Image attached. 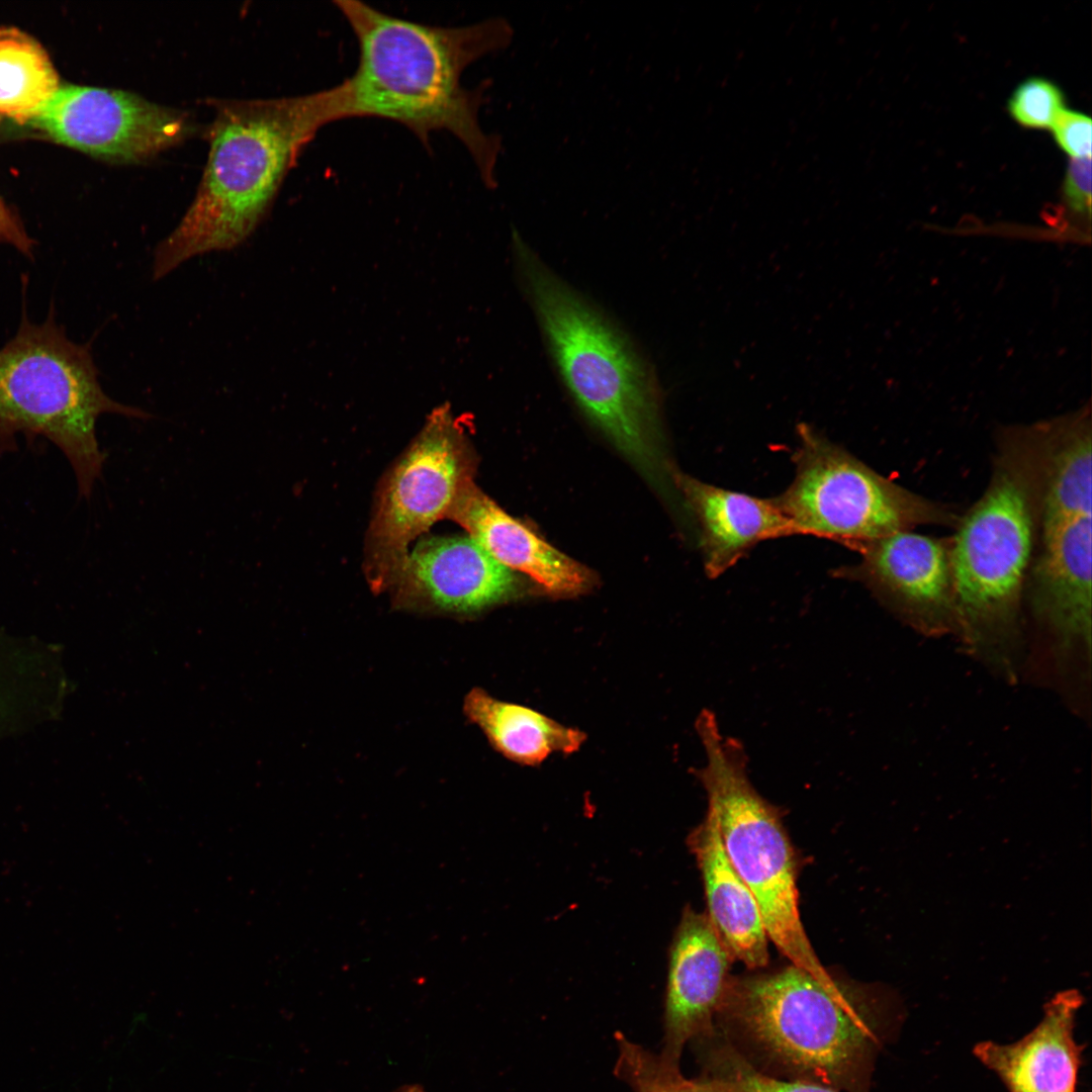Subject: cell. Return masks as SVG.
Wrapping results in <instances>:
<instances>
[{
    "instance_id": "cell-18",
    "label": "cell",
    "mask_w": 1092,
    "mask_h": 1092,
    "mask_svg": "<svg viewBox=\"0 0 1092 1092\" xmlns=\"http://www.w3.org/2000/svg\"><path fill=\"white\" fill-rule=\"evenodd\" d=\"M702 874L707 912L711 923L733 957L749 969L767 965L768 937L758 905L733 868L721 839L714 815L688 837Z\"/></svg>"
},
{
    "instance_id": "cell-5",
    "label": "cell",
    "mask_w": 1092,
    "mask_h": 1092,
    "mask_svg": "<svg viewBox=\"0 0 1092 1092\" xmlns=\"http://www.w3.org/2000/svg\"><path fill=\"white\" fill-rule=\"evenodd\" d=\"M22 279L21 320L15 335L0 348V457L16 450L18 435L43 437L69 461L79 495L89 498L106 458L96 436L98 418L153 416L104 392L90 344L68 337L53 301L42 323L29 318L27 281Z\"/></svg>"
},
{
    "instance_id": "cell-9",
    "label": "cell",
    "mask_w": 1092,
    "mask_h": 1092,
    "mask_svg": "<svg viewBox=\"0 0 1092 1092\" xmlns=\"http://www.w3.org/2000/svg\"><path fill=\"white\" fill-rule=\"evenodd\" d=\"M476 454L448 404L436 407L381 477L364 542V575L373 593L388 590L413 540L447 516L473 483Z\"/></svg>"
},
{
    "instance_id": "cell-22",
    "label": "cell",
    "mask_w": 1092,
    "mask_h": 1092,
    "mask_svg": "<svg viewBox=\"0 0 1092 1092\" xmlns=\"http://www.w3.org/2000/svg\"><path fill=\"white\" fill-rule=\"evenodd\" d=\"M708 1078L721 1092H840L805 1080H782L760 1072L730 1044L710 1051Z\"/></svg>"
},
{
    "instance_id": "cell-11",
    "label": "cell",
    "mask_w": 1092,
    "mask_h": 1092,
    "mask_svg": "<svg viewBox=\"0 0 1092 1092\" xmlns=\"http://www.w3.org/2000/svg\"><path fill=\"white\" fill-rule=\"evenodd\" d=\"M522 583L468 536H425L410 551L388 590L411 612L471 617L514 599Z\"/></svg>"
},
{
    "instance_id": "cell-19",
    "label": "cell",
    "mask_w": 1092,
    "mask_h": 1092,
    "mask_svg": "<svg viewBox=\"0 0 1092 1092\" xmlns=\"http://www.w3.org/2000/svg\"><path fill=\"white\" fill-rule=\"evenodd\" d=\"M1041 537L1066 522L1091 515L1092 422L1090 405L1043 421Z\"/></svg>"
},
{
    "instance_id": "cell-13",
    "label": "cell",
    "mask_w": 1092,
    "mask_h": 1092,
    "mask_svg": "<svg viewBox=\"0 0 1092 1092\" xmlns=\"http://www.w3.org/2000/svg\"><path fill=\"white\" fill-rule=\"evenodd\" d=\"M733 960L708 915L686 906L669 948L664 1060L679 1065L688 1041L712 1034Z\"/></svg>"
},
{
    "instance_id": "cell-10",
    "label": "cell",
    "mask_w": 1092,
    "mask_h": 1092,
    "mask_svg": "<svg viewBox=\"0 0 1092 1092\" xmlns=\"http://www.w3.org/2000/svg\"><path fill=\"white\" fill-rule=\"evenodd\" d=\"M28 124L58 144L118 164L153 158L194 129L185 112L132 92L69 83Z\"/></svg>"
},
{
    "instance_id": "cell-17",
    "label": "cell",
    "mask_w": 1092,
    "mask_h": 1092,
    "mask_svg": "<svg viewBox=\"0 0 1092 1092\" xmlns=\"http://www.w3.org/2000/svg\"><path fill=\"white\" fill-rule=\"evenodd\" d=\"M1031 572L1033 607L1068 643L1091 631V515L1072 519L1041 537Z\"/></svg>"
},
{
    "instance_id": "cell-3",
    "label": "cell",
    "mask_w": 1092,
    "mask_h": 1092,
    "mask_svg": "<svg viewBox=\"0 0 1092 1092\" xmlns=\"http://www.w3.org/2000/svg\"><path fill=\"white\" fill-rule=\"evenodd\" d=\"M720 1012L770 1064L846 1092H870L877 1056L903 1020L890 996L794 965L729 979Z\"/></svg>"
},
{
    "instance_id": "cell-27",
    "label": "cell",
    "mask_w": 1092,
    "mask_h": 1092,
    "mask_svg": "<svg viewBox=\"0 0 1092 1092\" xmlns=\"http://www.w3.org/2000/svg\"><path fill=\"white\" fill-rule=\"evenodd\" d=\"M400 1092H415V1091H410V1090H407V1091H400Z\"/></svg>"
},
{
    "instance_id": "cell-15",
    "label": "cell",
    "mask_w": 1092,
    "mask_h": 1092,
    "mask_svg": "<svg viewBox=\"0 0 1092 1092\" xmlns=\"http://www.w3.org/2000/svg\"><path fill=\"white\" fill-rule=\"evenodd\" d=\"M447 519L463 527L502 565L527 575L550 595L575 596L594 584L588 568L508 515L474 482L459 495Z\"/></svg>"
},
{
    "instance_id": "cell-23",
    "label": "cell",
    "mask_w": 1092,
    "mask_h": 1092,
    "mask_svg": "<svg viewBox=\"0 0 1092 1092\" xmlns=\"http://www.w3.org/2000/svg\"><path fill=\"white\" fill-rule=\"evenodd\" d=\"M1008 108L1011 116L1029 128L1051 127L1064 109L1062 91L1053 82L1031 78L1013 92Z\"/></svg>"
},
{
    "instance_id": "cell-1",
    "label": "cell",
    "mask_w": 1092,
    "mask_h": 1092,
    "mask_svg": "<svg viewBox=\"0 0 1092 1092\" xmlns=\"http://www.w3.org/2000/svg\"><path fill=\"white\" fill-rule=\"evenodd\" d=\"M335 5L359 48L355 72L338 84L342 119L394 121L427 148L433 132L448 131L466 148L484 186L494 189L502 138L485 132L478 118L489 81L468 89L461 76L475 61L511 43L510 22L490 17L444 27L394 17L360 1Z\"/></svg>"
},
{
    "instance_id": "cell-21",
    "label": "cell",
    "mask_w": 1092,
    "mask_h": 1092,
    "mask_svg": "<svg viewBox=\"0 0 1092 1092\" xmlns=\"http://www.w3.org/2000/svg\"><path fill=\"white\" fill-rule=\"evenodd\" d=\"M61 83L41 44L16 27L0 26V116L28 124Z\"/></svg>"
},
{
    "instance_id": "cell-2",
    "label": "cell",
    "mask_w": 1092,
    "mask_h": 1092,
    "mask_svg": "<svg viewBox=\"0 0 1092 1092\" xmlns=\"http://www.w3.org/2000/svg\"><path fill=\"white\" fill-rule=\"evenodd\" d=\"M214 105L200 184L177 226L155 249V280L192 257L244 243L308 143L323 126L342 120L338 85L299 96Z\"/></svg>"
},
{
    "instance_id": "cell-12",
    "label": "cell",
    "mask_w": 1092,
    "mask_h": 1092,
    "mask_svg": "<svg viewBox=\"0 0 1092 1092\" xmlns=\"http://www.w3.org/2000/svg\"><path fill=\"white\" fill-rule=\"evenodd\" d=\"M861 558L835 575L862 582L897 611L924 624L956 617L950 542L899 532L858 546Z\"/></svg>"
},
{
    "instance_id": "cell-8",
    "label": "cell",
    "mask_w": 1092,
    "mask_h": 1092,
    "mask_svg": "<svg viewBox=\"0 0 1092 1092\" xmlns=\"http://www.w3.org/2000/svg\"><path fill=\"white\" fill-rule=\"evenodd\" d=\"M795 477L774 497L796 534L858 546L919 525H958L947 507L880 475L808 427L799 429Z\"/></svg>"
},
{
    "instance_id": "cell-25",
    "label": "cell",
    "mask_w": 1092,
    "mask_h": 1092,
    "mask_svg": "<svg viewBox=\"0 0 1092 1092\" xmlns=\"http://www.w3.org/2000/svg\"><path fill=\"white\" fill-rule=\"evenodd\" d=\"M1058 145L1072 159L1091 156V119L1087 115L1063 109L1052 124Z\"/></svg>"
},
{
    "instance_id": "cell-6",
    "label": "cell",
    "mask_w": 1092,
    "mask_h": 1092,
    "mask_svg": "<svg viewBox=\"0 0 1092 1092\" xmlns=\"http://www.w3.org/2000/svg\"><path fill=\"white\" fill-rule=\"evenodd\" d=\"M1042 427L1005 429L986 491L950 542L956 617L975 635L1014 623L1039 526Z\"/></svg>"
},
{
    "instance_id": "cell-16",
    "label": "cell",
    "mask_w": 1092,
    "mask_h": 1092,
    "mask_svg": "<svg viewBox=\"0 0 1092 1092\" xmlns=\"http://www.w3.org/2000/svg\"><path fill=\"white\" fill-rule=\"evenodd\" d=\"M675 484L701 531L706 573L716 577L757 543L796 535L775 498L725 489L675 471Z\"/></svg>"
},
{
    "instance_id": "cell-4",
    "label": "cell",
    "mask_w": 1092,
    "mask_h": 1092,
    "mask_svg": "<svg viewBox=\"0 0 1092 1092\" xmlns=\"http://www.w3.org/2000/svg\"><path fill=\"white\" fill-rule=\"evenodd\" d=\"M520 274L557 372L583 415L646 473L664 465L656 390L618 331L514 234Z\"/></svg>"
},
{
    "instance_id": "cell-26",
    "label": "cell",
    "mask_w": 1092,
    "mask_h": 1092,
    "mask_svg": "<svg viewBox=\"0 0 1092 1092\" xmlns=\"http://www.w3.org/2000/svg\"><path fill=\"white\" fill-rule=\"evenodd\" d=\"M0 245L14 248L29 260L34 258L36 242L29 236L17 212L0 195Z\"/></svg>"
},
{
    "instance_id": "cell-7",
    "label": "cell",
    "mask_w": 1092,
    "mask_h": 1092,
    "mask_svg": "<svg viewBox=\"0 0 1092 1092\" xmlns=\"http://www.w3.org/2000/svg\"><path fill=\"white\" fill-rule=\"evenodd\" d=\"M696 728L706 763L695 775L707 793L724 849L758 905L769 941L792 965L833 981L801 920L797 859L780 809L755 790L742 744L722 734L713 712L703 711Z\"/></svg>"
},
{
    "instance_id": "cell-20",
    "label": "cell",
    "mask_w": 1092,
    "mask_h": 1092,
    "mask_svg": "<svg viewBox=\"0 0 1092 1092\" xmlns=\"http://www.w3.org/2000/svg\"><path fill=\"white\" fill-rule=\"evenodd\" d=\"M463 710L497 751L525 764L539 763L553 752H573L585 738L576 729L530 708L499 701L481 689L469 692Z\"/></svg>"
},
{
    "instance_id": "cell-14",
    "label": "cell",
    "mask_w": 1092,
    "mask_h": 1092,
    "mask_svg": "<svg viewBox=\"0 0 1092 1092\" xmlns=\"http://www.w3.org/2000/svg\"><path fill=\"white\" fill-rule=\"evenodd\" d=\"M1082 1002L1075 990L1061 992L1022 1038L1008 1044L981 1041L973 1054L1009 1092H1077L1084 1045L1075 1039L1074 1028Z\"/></svg>"
},
{
    "instance_id": "cell-24",
    "label": "cell",
    "mask_w": 1092,
    "mask_h": 1092,
    "mask_svg": "<svg viewBox=\"0 0 1092 1092\" xmlns=\"http://www.w3.org/2000/svg\"><path fill=\"white\" fill-rule=\"evenodd\" d=\"M1064 199L1072 218L1089 231L1091 216V159H1072L1064 181Z\"/></svg>"
}]
</instances>
